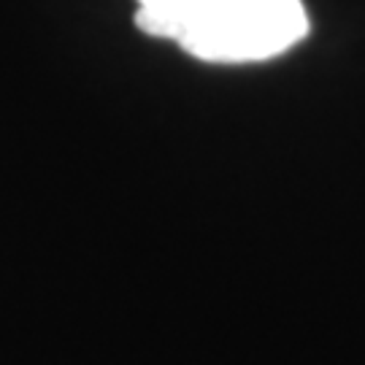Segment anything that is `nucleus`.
Here are the masks:
<instances>
[{
    "instance_id": "f257e3e1",
    "label": "nucleus",
    "mask_w": 365,
    "mask_h": 365,
    "mask_svg": "<svg viewBox=\"0 0 365 365\" xmlns=\"http://www.w3.org/2000/svg\"><path fill=\"white\" fill-rule=\"evenodd\" d=\"M135 25L206 63H260L309 33L300 0H135Z\"/></svg>"
}]
</instances>
